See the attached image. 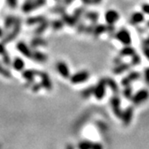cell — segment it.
Instances as JSON below:
<instances>
[{
  "instance_id": "obj_1",
  "label": "cell",
  "mask_w": 149,
  "mask_h": 149,
  "mask_svg": "<svg viewBox=\"0 0 149 149\" xmlns=\"http://www.w3.org/2000/svg\"><path fill=\"white\" fill-rule=\"evenodd\" d=\"M21 28H22V20H21V18L17 17L14 26L9 30V33L4 37L3 43H8V42L13 41L19 35Z\"/></svg>"
},
{
  "instance_id": "obj_2",
  "label": "cell",
  "mask_w": 149,
  "mask_h": 149,
  "mask_svg": "<svg viewBox=\"0 0 149 149\" xmlns=\"http://www.w3.org/2000/svg\"><path fill=\"white\" fill-rule=\"evenodd\" d=\"M47 3V0H25V2L22 6V11L28 14L33 10L40 8Z\"/></svg>"
},
{
  "instance_id": "obj_3",
  "label": "cell",
  "mask_w": 149,
  "mask_h": 149,
  "mask_svg": "<svg viewBox=\"0 0 149 149\" xmlns=\"http://www.w3.org/2000/svg\"><path fill=\"white\" fill-rule=\"evenodd\" d=\"M106 88H107V84H106V78H102L99 82L93 86V96L94 98L101 101L104 98L106 94Z\"/></svg>"
},
{
  "instance_id": "obj_4",
  "label": "cell",
  "mask_w": 149,
  "mask_h": 149,
  "mask_svg": "<svg viewBox=\"0 0 149 149\" xmlns=\"http://www.w3.org/2000/svg\"><path fill=\"white\" fill-rule=\"evenodd\" d=\"M110 102H111V109H112L114 115L117 117V118L120 119L123 111L121 110V100H120V96L117 93H115L113 96H111Z\"/></svg>"
},
{
  "instance_id": "obj_5",
  "label": "cell",
  "mask_w": 149,
  "mask_h": 149,
  "mask_svg": "<svg viewBox=\"0 0 149 149\" xmlns=\"http://www.w3.org/2000/svg\"><path fill=\"white\" fill-rule=\"evenodd\" d=\"M89 77H90L89 72H87L86 70H82V71H78L77 73L71 74L69 79L73 84H78L84 83L86 81H87L89 79Z\"/></svg>"
},
{
  "instance_id": "obj_6",
  "label": "cell",
  "mask_w": 149,
  "mask_h": 149,
  "mask_svg": "<svg viewBox=\"0 0 149 149\" xmlns=\"http://www.w3.org/2000/svg\"><path fill=\"white\" fill-rule=\"evenodd\" d=\"M115 37L124 46L131 44L132 38H131L130 33L125 28H122L120 31H118V33L115 34Z\"/></svg>"
},
{
  "instance_id": "obj_7",
  "label": "cell",
  "mask_w": 149,
  "mask_h": 149,
  "mask_svg": "<svg viewBox=\"0 0 149 149\" xmlns=\"http://www.w3.org/2000/svg\"><path fill=\"white\" fill-rule=\"evenodd\" d=\"M149 97V91L147 89H141L134 93L131 97V101L135 105H139L146 102Z\"/></svg>"
},
{
  "instance_id": "obj_8",
  "label": "cell",
  "mask_w": 149,
  "mask_h": 149,
  "mask_svg": "<svg viewBox=\"0 0 149 149\" xmlns=\"http://www.w3.org/2000/svg\"><path fill=\"white\" fill-rule=\"evenodd\" d=\"M56 69L58 71V73L60 74V76L65 78V79H69L71 74H70V70L68 66V64L64 61H58L56 65Z\"/></svg>"
},
{
  "instance_id": "obj_9",
  "label": "cell",
  "mask_w": 149,
  "mask_h": 149,
  "mask_svg": "<svg viewBox=\"0 0 149 149\" xmlns=\"http://www.w3.org/2000/svg\"><path fill=\"white\" fill-rule=\"evenodd\" d=\"M16 49L22 54L24 57L27 58H31V55H33V49H31L25 42L24 41H18L16 44Z\"/></svg>"
},
{
  "instance_id": "obj_10",
  "label": "cell",
  "mask_w": 149,
  "mask_h": 149,
  "mask_svg": "<svg viewBox=\"0 0 149 149\" xmlns=\"http://www.w3.org/2000/svg\"><path fill=\"white\" fill-rule=\"evenodd\" d=\"M38 76L40 79V84H41L42 88H44L48 91H50L52 89V83H51V80L49 78V76L48 74V73L39 71Z\"/></svg>"
},
{
  "instance_id": "obj_11",
  "label": "cell",
  "mask_w": 149,
  "mask_h": 149,
  "mask_svg": "<svg viewBox=\"0 0 149 149\" xmlns=\"http://www.w3.org/2000/svg\"><path fill=\"white\" fill-rule=\"evenodd\" d=\"M104 17H105L106 24H109V25H114L119 21L120 15L118 12L116 11V10L111 9V10H108V11L105 13Z\"/></svg>"
},
{
  "instance_id": "obj_12",
  "label": "cell",
  "mask_w": 149,
  "mask_h": 149,
  "mask_svg": "<svg viewBox=\"0 0 149 149\" xmlns=\"http://www.w3.org/2000/svg\"><path fill=\"white\" fill-rule=\"evenodd\" d=\"M133 116H134V108L132 106H129L124 111H122V115L120 117L122 124L124 126H129L132 121Z\"/></svg>"
},
{
  "instance_id": "obj_13",
  "label": "cell",
  "mask_w": 149,
  "mask_h": 149,
  "mask_svg": "<svg viewBox=\"0 0 149 149\" xmlns=\"http://www.w3.org/2000/svg\"><path fill=\"white\" fill-rule=\"evenodd\" d=\"M38 72L35 69H27V70H23L22 76L23 78L27 81V86H31V84L34 83V78L36 76H38Z\"/></svg>"
},
{
  "instance_id": "obj_14",
  "label": "cell",
  "mask_w": 149,
  "mask_h": 149,
  "mask_svg": "<svg viewBox=\"0 0 149 149\" xmlns=\"http://www.w3.org/2000/svg\"><path fill=\"white\" fill-rule=\"evenodd\" d=\"M140 77V74L136 72V71H132L130 72L127 77L122 78L121 80V84L125 87L127 86H130V84L134 81H136L137 79H139Z\"/></svg>"
},
{
  "instance_id": "obj_15",
  "label": "cell",
  "mask_w": 149,
  "mask_h": 149,
  "mask_svg": "<svg viewBox=\"0 0 149 149\" xmlns=\"http://www.w3.org/2000/svg\"><path fill=\"white\" fill-rule=\"evenodd\" d=\"M31 58L34 59L36 62H39V63H44L47 61L48 59V57L46 54H44L43 52H41L36 49H33V55H31Z\"/></svg>"
},
{
  "instance_id": "obj_16",
  "label": "cell",
  "mask_w": 149,
  "mask_h": 149,
  "mask_svg": "<svg viewBox=\"0 0 149 149\" xmlns=\"http://www.w3.org/2000/svg\"><path fill=\"white\" fill-rule=\"evenodd\" d=\"M47 45V40H44L43 38H41L40 35H36L35 38H33L31 40V47L33 49H37L39 47L46 46Z\"/></svg>"
},
{
  "instance_id": "obj_17",
  "label": "cell",
  "mask_w": 149,
  "mask_h": 149,
  "mask_svg": "<svg viewBox=\"0 0 149 149\" xmlns=\"http://www.w3.org/2000/svg\"><path fill=\"white\" fill-rule=\"evenodd\" d=\"M12 67L14 68V69L15 71L23 72V70L24 69V67H25V64H24V61L23 60L22 58L15 57L12 60Z\"/></svg>"
},
{
  "instance_id": "obj_18",
  "label": "cell",
  "mask_w": 149,
  "mask_h": 149,
  "mask_svg": "<svg viewBox=\"0 0 149 149\" xmlns=\"http://www.w3.org/2000/svg\"><path fill=\"white\" fill-rule=\"evenodd\" d=\"M131 68V65L129 63H125V62H120V64H117L115 68H113V73L115 74H120L124 73L125 71H127Z\"/></svg>"
},
{
  "instance_id": "obj_19",
  "label": "cell",
  "mask_w": 149,
  "mask_h": 149,
  "mask_svg": "<svg viewBox=\"0 0 149 149\" xmlns=\"http://www.w3.org/2000/svg\"><path fill=\"white\" fill-rule=\"evenodd\" d=\"M61 19L63 20V22L65 24H68L69 26H76L77 22L76 21V19L74 18L73 15H68V13L66 12H63L61 14Z\"/></svg>"
},
{
  "instance_id": "obj_20",
  "label": "cell",
  "mask_w": 149,
  "mask_h": 149,
  "mask_svg": "<svg viewBox=\"0 0 149 149\" xmlns=\"http://www.w3.org/2000/svg\"><path fill=\"white\" fill-rule=\"evenodd\" d=\"M145 20V15L141 12H135L131 15L130 16V24H138L144 22Z\"/></svg>"
},
{
  "instance_id": "obj_21",
  "label": "cell",
  "mask_w": 149,
  "mask_h": 149,
  "mask_svg": "<svg viewBox=\"0 0 149 149\" xmlns=\"http://www.w3.org/2000/svg\"><path fill=\"white\" fill-rule=\"evenodd\" d=\"M136 50L133 47H131L130 45H126L124 46L123 49H120V56L121 58H124V57H132L134 54H136Z\"/></svg>"
},
{
  "instance_id": "obj_22",
  "label": "cell",
  "mask_w": 149,
  "mask_h": 149,
  "mask_svg": "<svg viewBox=\"0 0 149 149\" xmlns=\"http://www.w3.org/2000/svg\"><path fill=\"white\" fill-rule=\"evenodd\" d=\"M46 20V17L44 15H35V16H31L29 17L26 20V24L28 25H36L40 24L41 22Z\"/></svg>"
},
{
  "instance_id": "obj_23",
  "label": "cell",
  "mask_w": 149,
  "mask_h": 149,
  "mask_svg": "<svg viewBox=\"0 0 149 149\" xmlns=\"http://www.w3.org/2000/svg\"><path fill=\"white\" fill-rule=\"evenodd\" d=\"M49 27V22L46 19L43 22H41L40 24H38V27L34 30V34L35 35H41L44 31Z\"/></svg>"
},
{
  "instance_id": "obj_24",
  "label": "cell",
  "mask_w": 149,
  "mask_h": 149,
  "mask_svg": "<svg viewBox=\"0 0 149 149\" xmlns=\"http://www.w3.org/2000/svg\"><path fill=\"white\" fill-rule=\"evenodd\" d=\"M107 31V25H104V24H96L94 26L93 31V34L94 37H99L100 35L103 34V33Z\"/></svg>"
},
{
  "instance_id": "obj_25",
  "label": "cell",
  "mask_w": 149,
  "mask_h": 149,
  "mask_svg": "<svg viewBox=\"0 0 149 149\" xmlns=\"http://www.w3.org/2000/svg\"><path fill=\"white\" fill-rule=\"evenodd\" d=\"M15 21H16V17L15 16H14V15H8L6 18V20H5V24H4L5 30L9 31L10 29H11L14 26Z\"/></svg>"
},
{
  "instance_id": "obj_26",
  "label": "cell",
  "mask_w": 149,
  "mask_h": 149,
  "mask_svg": "<svg viewBox=\"0 0 149 149\" xmlns=\"http://www.w3.org/2000/svg\"><path fill=\"white\" fill-rule=\"evenodd\" d=\"M106 84H107V86L111 88V90L114 93H118L120 91L118 84L116 83V81L112 78H106Z\"/></svg>"
},
{
  "instance_id": "obj_27",
  "label": "cell",
  "mask_w": 149,
  "mask_h": 149,
  "mask_svg": "<svg viewBox=\"0 0 149 149\" xmlns=\"http://www.w3.org/2000/svg\"><path fill=\"white\" fill-rule=\"evenodd\" d=\"M84 18L90 20L93 24H97V21L99 19V14L97 12H93V11L86 12V13H84Z\"/></svg>"
},
{
  "instance_id": "obj_28",
  "label": "cell",
  "mask_w": 149,
  "mask_h": 149,
  "mask_svg": "<svg viewBox=\"0 0 149 149\" xmlns=\"http://www.w3.org/2000/svg\"><path fill=\"white\" fill-rule=\"evenodd\" d=\"M65 24H64L63 20L62 19H57V20H53L52 22L49 23V26L55 31H58V30H61Z\"/></svg>"
},
{
  "instance_id": "obj_29",
  "label": "cell",
  "mask_w": 149,
  "mask_h": 149,
  "mask_svg": "<svg viewBox=\"0 0 149 149\" xmlns=\"http://www.w3.org/2000/svg\"><path fill=\"white\" fill-rule=\"evenodd\" d=\"M92 95H93V86H88L86 89H84L81 93V96L84 99H87Z\"/></svg>"
},
{
  "instance_id": "obj_30",
  "label": "cell",
  "mask_w": 149,
  "mask_h": 149,
  "mask_svg": "<svg viewBox=\"0 0 149 149\" xmlns=\"http://www.w3.org/2000/svg\"><path fill=\"white\" fill-rule=\"evenodd\" d=\"M122 95H123V96H124L125 98L130 100L131 97H132V95H133L132 87H131L130 86H125V88H124V90H123V92H122Z\"/></svg>"
},
{
  "instance_id": "obj_31",
  "label": "cell",
  "mask_w": 149,
  "mask_h": 149,
  "mask_svg": "<svg viewBox=\"0 0 149 149\" xmlns=\"http://www.w3.org/2000/svg\"><path fill=\"white\" fill-rule=\"evenodd\" d=\"M93 143L88 140H84L79 142V144L77 145L78 148L80 149H89V148H93Z\"/></svg>"
},
{
  "instance_id": "obj_32",
  "label": "cell",
  "mask_w": 149,
  "mask_h": 149,
  "mask_svg": "<svg viewBox=\"0 0 149 149\" xmlns=\"http://www.w3.org/2000/svg\"><path fill=\"white\" fill-rule=\"evenodd\" d=\"M84 7H79V8H77V9L74 10L73 16H74V19H76L77 22H79V20H80L81 16L84 14Z\"/></svg>"
},
{
  "instance_id": "obj_33",
  "label": "cell",
  "mask_w": 149,
  "mask_h": 149,
  "mask_svg": "<svg viewBox=\"0 0 149 149\" xmlns=\"http://www.w3.org/2000/svg\"><path fill=\"white\" fill-rule=\"evenodd\" d=\"M0 74L6 78H10L11 77V73L9 72V70H7L5 66L3 65L2 63H0Z\"/></svg>"
},
{
  "instance_id": "obj_34",
  "label": "cell",
  "mask_w": 149,
  "mask_h": 149,
  "mask_svg": "<svg viewBox=\"0 0 149 149\" xmlns=\"http://www.w3.org/2000/svg\"><path fill=\"white\" fill-rule=\"evenodd\" d=\"M140 62H141V58H140L139 56L136 54V53L131 57V63H130L131 67H135V66L139 65Z\"/></svg>"
},
{
  "instance_id": "obj_35",
  "label": "cell",
  "mask_w": 149,
  "mask_h": 149,
  "mask_svg": "<svg viewBox=\"0 0 149 149\" xmlns=\"http://www.w3.org/2000/svg\"><path fill=\"white\" fill-rule=\"evenodd\" d=\"M2 61H3V64L6 66H10L12 65V60H11V58H10L9 54L6 52L5 55L2 56Z\"/></svg>"
},
{
  "instance_id": "obj_36",
  "label": "cell",
  "mask_w": 149,
  "mask_h": 149,
  "mask_svg": "<svg viewBox=\"0 0 149 149\" xmlns=\"http://www.w3.org/2000/svg\"><path fill=\"white\" fill-rule=\"evenodd\" d=\"M143 53H144L145 57L149 60V44L146 40L144 41V43H143Z\"/></svg>"
},
{
  "instance_id": "obj_37",
  "label": "cell",
  "mask_w": 149,
  "mask_h": 149,
  "mask_svg": "<svg viewBox=\"0 0 149 149\" xmlns=\"http://www.w3.org/2000/svg\"><path fill=\"white\" fill-rule=\"evenodd\" d=\"M6 4H7V6H8L10 8L15 9V8H16V6H17L18 0H6Z\"/></svg>"
},
{
  "instance_id": "obj_38",
  "label": "cell",
  "mask_w": 149,
  "mask_h": 149,
  "mask_svg": "<svg viewBox=\"0 0 149 149\" xmlns=\"http://www.w3.org/2000/svg\"><path fill=\"white\" fill-rule=\"evenodd\" d=\"M77 30L78 33H83V31H84V30H86V24H84L83 22H77Z\"/></svg>"
},
{
  "instance_id": "obj_39",
  "label": "cell",
  "mask_w": 149,
  "mask_h": 149,
  "mask_svg": "<svg viewBox=\"0 0 149 149\" xmlns=\"http://www.w3.org/2000/svg\"><path fill=\"white\" fill-rule=\"evenodd\" d=\"M40 88H42L40 83V84H38V83H33V84L31 86V89L33 90L34 93L39 92V90H40Z\"/></svg>"
},
{
  "instance_id": "obj_40",
  "label": "cell",
  "mask_w": 149,
  "mask_h": 149,
  "mask_svg": "<svg viewBox=\"0 0 149 149\" xmlns=\"http://www.w3.org/2000/svg\"><path fill=\"white\" fill-rule=\"evenodd\" d=\"M142 11H143V13L149 15V4H143L142 5Z\"/></svg>"
},
{
  "instance_id": "obj_41",
  "label": "cell",
  "mask_w": 149,
  "mask_h": 149,
  "mask_svg": "<svg viewBox=\"0 0 149 149\" xmlns=\"http://www.w3.org/2000/svg\"><path fill=\"white\" fill-rule=\"evenodd\" d=\"M144 77H145V81H146L147 84H149V68L145 69V72H144Z\"/></svg>"
},
{
  "instance_id": "obj_42",
  "label": "cell",
  "mask_w": 149,
  "mask_h": 149,
  "mask_svg": "<svg viewBox=\"0 0 149 149\" xmlns=\"http://www.w3.org/2000/svg\"><path fill=\"white\" fill-rule=\"evenodd\" d=\"M6 47H5V43H0V55L3 56L6 53Z\"/></svg>"
},
{
  "instance_id": "obj_43",
  "label": "cell",
  "mask_w": 149,
  "mask_h": 149,
  "mask_svg": "<svg viewBox=\"0 0 149 149\" xmlns=\"http://www.w3.org/2000/svg\"><path fill=\"white\" fill-rule=\"evenodd\" d=\"M81 1H82L84 5H89V4L93 3V2H92V0H81Z\"/></svg>"
},
{
  "instance_id": "obj_44",
  "label": "cell",
  "mask_w": 149,
  "mask_h": 149,
  "mask_svg": "<svg viewBox=\"0 0 149 149\" xmlns=\"http://www.w3.org/2000/svg\"><path fill=\"white\" fill-rule=\"evenodd\" d=\"M102 145H100V144H94L93 143V148H102Z\"/></svg>"
},
{
  "instance_id": "obj_45",
  "label": "cell",
  "mask_w": 149,
  "mask_h": 149,
  "mask_svg": "<svg viewBox=\"0 0 149 149\" xmlns=\"http://www.w3.org/2000/svg\"><path fill=\"white\" fill-rule=\"evenodd\" d=\"M4 33H4V30H3L1 27H0V38L5 36V34H4Z\"/></svg>"
},
{
  "instance_id": "obj_46",
  "label": "cell",
  "mask_w": 149,
  "mask_h": 149,
  "mask_svg": "<svg viewBox=\"0 0 149 149\" xmlns=\"http://www.w3.org/2000/svg\"><path fill=\"white\" fill-rule=\"evenodd\" d=\"M92 2L94 4H100L102 2V0H92Z\"/></svg>"
},
{
  "instance_id": "obj_47",
  "label": "cell",
  "mask_w": 149,
  "mask_h": 149,
  "mask_svg": "<svg viewBox=\"0 0 149 149\" xmlns=\"http://www.w3.org/2000/svg\"><path fill=\"white\" fill-rule=\"evenodd\" d=\"M64 2H65V4L68 5V4H71L73 2V0H64Z\"/></svg>"
},
{
  "instance_id": "obj_48",
  "label": "cell",
  "mask_w": 149,
  "mask_h": 149,
  "mask_svg": "<svg viewBox=\"0 0 149 149\" xmlns=\"http://www.w3.org/2000/svg\"><path fill=\"white\" fill-rule=\"evenodd\" d=\"M146 42H147V43L149 44V37H148V39H147V40H146Z\"/></svg>"
},
{
  "instance_id": "obj_49",
  "label": "cell",
  "mask_w": 149,
  "mask_h": 149,
  "mask_svg": "<svg viewBox=\"0 0 149 149\" xmlns=\"http://www.w3.org/2000/svg\"><path fill=\"white\" fill-rule=\"evenodd\" d=\"M147 25L149 26V21H148V23H147Z\"/></svg>"
},
{
  "instance_id": "obj_50",
  "label": "cell",
  "mask_w": 149,
  "mask_h": 149,
  "mask_svg": "<svg viewBox=\"0 0 149 149\" xmlns=\"http://www.w3.org/2000/svg\"><path fill=\"white\" fill-rule=\"evenodd\" d=\"M56 1H58V0H56Z\"/></svg>"
}]
</instances>
